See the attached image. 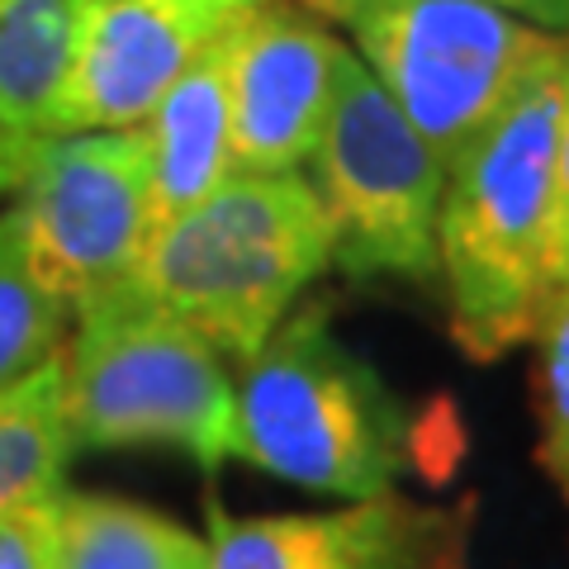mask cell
Returning <instances> with one entry per match:
<instances>
[{"label": "cell", "instance_id": "6da1fadb", "mask_svg": "<svg viewBox=\"0 0 569 569\" xmlns=\"http://www.w3.org/2000/svg\"><path fill=\"white\" fill-rule=\"evenodd\" d=\"M569 39L522 77L485 129L447 162L437 219V271L451 337L470 361H498L537 337L550 276V209L565 110Z\"/></svg>", "mask_w": 569, "mask_h": 569}, {"label": "cell", "instance_id": "7a4b0ae2", "mask_svg": "<svg viewBox=\"0 0 569 569\" xmlns=\"http://www.w3.org/2000/svg\"><path fill=\"white\" fill-rule=\"evenodd\" d=\"M332 266V223L309 176H242L152 228L133 284L194 328L219 356L247 361Z\"/></svg>", "mask_w": 569, "mask_h": 569}, {"label": "cell", "instance_id": "3957f363", "mask_svg": "<svg viewBox=\"0 0 569 569\" xmlns=\"http://www.w3.org/2000/svg\"><path fill=\"white\" fill-rule=\"evenodd\" d=\"M276 479L332 498H380L413 460V427L389 385L309 305L242 361L233 451Z\"/></svg>", "mask_w": 569, "mask_h": 569}, {"label": "cell", "instance_id": "277c9868", "mask_svg": "<svg viewBox=\"0 0 569 569\" xmlns=\"http://www.w3.org/2000/svg\"><path fill=\"white\" fill-rule=\"evenodd\" d=\"M62 408L71 451L176 447L204 470L233 451L223 356L133 280L77 309V337L62 351Z\"/></svg>", "mask_w": 569, "mask_h": 569}, {"label": "cell", "instance_id": "5b68a950", "mask_svg": "<svg viewBox=\"0 0 569 569\" xmlns=\"http://www.w3.org/2000/svg\"><path fill=\"white\" fill-rule=\"evenodd\" d=\"M342 24L356 58L441 162L503 110L522 77L565 39L541 33L485 0H299Z\"/></svg>", "mask_w": 569, "mask_h": 569}, {"label": "cell", "instance_id": "8992f818", "mask_svg": "<svg viewBox=\"0 0 569 569\" xmlns=\"http://www.w3.org/2000/svg\"><path fill=\"white\" fill-rule=\"evenodd\" d=\"M309 167V186L332 223V266L351 280H441L437 219L447 162L351 48L337 67L332 110Z\"/></svg>", "mask_w": 569, "mask_h": 569}, {"label": "cell", "instance_id": "52a82bcc", "mask_svg": "<svg viewBox=\"0 0 569 569\" xmlns=\"http://www.w3.org/2000/svg\"><path fill=\"white\" fill-rule=\"evenodd\" d=\"M0 204L48 290L86 309L133 276L152 233L148 129L39 138Z\"/></svg>", "mask_w": 569, "mask_h": 569}, {"label": "cell", "instance_id": "ba28073f", "mask_svg": "<svg viewBox=\"0 0 569 569\" xmlns=\"http://www.w3.org/2000/svg\"><path fill=\"white\" fill-rule=\"evenodd\" d=\"M342 39L299 0L238 14L228 33L233 171L284 176L309 167L342 67Z\"/></svg>", "mask_w": 569, "mask_h": 569}, {"label": "cell", "instance_id": "9c48e42d", "mask_svg": "<svg viewBox=\"0 0 569 569\" xmlns=\"http://www.w3.org/2000/svg\"><path fill=\"white\" fill-rule=\"evenodd\" d=\"M470 518L403 493L305 518L213 512L204 569H466Z\"/></svg>", "mask_w": 569, "mask_h": 569}, {"label": "cell", "instance_id": "30bf717a", "mask_svg": "<svg viewBox=\"0 0 569 569\" xmlns=\"http://www.w3.org/2000/svg\"><path fill=\"white\" fill-rule=\"evenodd\" d=\"M233 20L190 0H91L52 138L142 129L181 71Z\"/></svg>", "mask_w": 569, "mask_h": 569}, {"label": "cell", "instance_id": "8fae6325", "mask_svg": "<svg viewBox=\"0 0 569 569\" xmlns=\"http://www.w3.org/2000/svg\"><path fill=\"white\" fill-rule=\"evenodd\" d=\"M238 24V20H233ZM228 24L152 110V228L209 200L233 176V100H228Z\"/></svg>", "mask_w": 569, "mask_h": 569}, {"label": "cell", "instance_id": "7c38bea8", "mask_svg": "<svg viewBox=\"0 0 569 569\" xmlns=\"http://www.w3.org/2000/svg\"><path fill=\"white\" fill-rule=\"evenodd\" d=\"M91 0H0V200L24 157L52 138Z\"/></svg>", "mask_w": 569, "mask_h": 569}, {"label": "cell", "instance_id": "4fadbf2b", "mask_svg": "<svg viewBox=\"0 0 569 569\" xmlns=\"http://www.w3.org/2000/svg\"><path fill=\"white\" fill-rule=\"evenodd\" d=\"M209 541L129 498L58 493L52 569H204Z\"/></svg>", "mask_w": 569, "mask_h": 569}, {"label": "cell", "instance_id": "5bb4252c", "mask_svg": "<svg viewBox=\"0 0 569 569\" xmlns=\"http://www.w3.org/2000/svg\"><path fill=\"white\" fill-rule=\"evenodd\" d=\"M71 460L62 408V356L29 380L0 389V512L52 503Z\"/></svg>", "mask_w": 569, "mask_h": 569}, {"label": "cell", "instance_id": "9a60e30c", "mask_svg": "<svg viewBox=\"0 0 569 569\" xmlns=\"http://www.w3.org/2000/svg\"><path fill=\"white\" fill-rule=\"evenodd\" d=\"M71 309L43 284L20 242L10 209L0 204V389L29 380L62 356Z\"/></svg>", "mask_w": 569, "mask_h": 569}, {"label": "cell", "instance_id": "2e32d148", "mask_svg": "<svg viewBox=\"0 0 569 569\" xmlns=\"http://www.w3.org/2000/svg\"><path fill=\"white\" fill-rule=\"evenodd\" d=\"M537 418H541V466L556 479L569 508V290L546 305L537 328Z\"/></svg>", "mask_w": 569, "mask_h": 569}, {"label": "cell", "instance_id": "e0dca14e", "mask_svg": "<svg viewBox=\"0 0 569 569\" xmlns=\"http://www.w3.org/2000/svg\"><path fill=\"white\" fill-rule=\"evenodd\" d=\"M52 503L0 512V569H52Z\"/></svg>", "mask_w": 569, "mask_h": 569}, {"label": "cell", "instance_id": "ac0fdd59", "mask_svg": "<svg viewBox=\"0 0 569 569\" xmlns=\"http://www.w3.org/2000/svg\"><path fill=\"white\" fill-rule=\"evenodd\" d=\"M546 276H550V299L569 290V58H565V110H560V148H556V209H550Z\"/></svg>", "mask_w": 569, "mask_h": 569}, {"label": "cell", "instance_id": "d6986e66", "mask_svg": "<svg viewBox=\"0 0 569 569\" xmlns=\"http://www.w3.org/2000/svg\"><path fill=\"white\" fill-rule=\"evenodd\" d=\"M485 6L503 10L512 20H522L541 33H556V39L569 33V0H485Z\"/></svg>", "mask_w": 569, "mask_h": 569}, {"label": "cell", "instance_id": "ffe728a7", "mask_svg": "<svg viewBox=\"0 0 569 569\" xmlns=\"http://www.w3.org/2000/svg\"><path fill=\"white\" fill-rule=\"evenodd\" d=\"M190 6H209V10H223V14H247L257 6H271V0H190Z\"/></svg>", "mask_w": 569, "mask_h": 569}]
</instances>
